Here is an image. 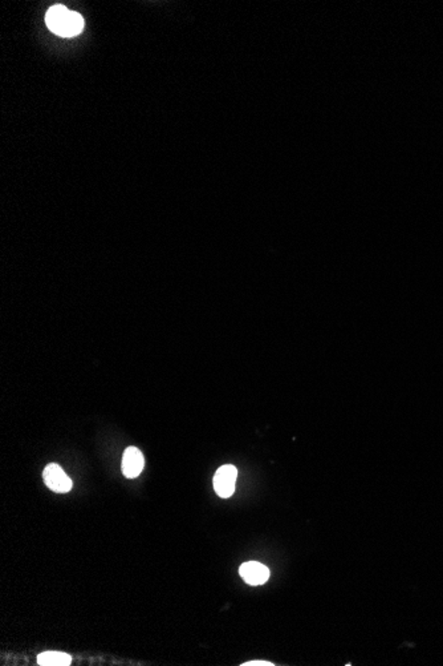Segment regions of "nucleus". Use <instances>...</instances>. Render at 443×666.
<instances>
[{"mask_svg": "<svg viewBox=\"0 0 443 666\" xmlns=\"http://www.w3.org/2000/svg\"><path fill=\"white\" fill-rule=\"evenodd\" d=\"M43 479H44L45 486L57 494L69 492L73 487L72 480L68 477L67 474L63 471V468L59 464H48L43 472Z\"/></svg>", "mask_w": 443, "mask_h": 666, "instance_id": "nucleus-2", "label": "nucleus"}, {"mask_svg": "<svg viewBox=\"0 0 443 666\" xmlns=\"http://www.w3.org/2000/svg\"><path fill=\"white\" fill-rule=\"evenodd\" d=\"M239 573L244 581L250 585H263L269 578V569L266 565L256 563V561H248L244 563L239 568Z\"/></svg>", "mask_w": 443, "mask_h": 666, "instance_id": "nucleus-5", "label": "nucleus"}, {"mask_svg": "<svg viewBox=\"0 0 443 666\" xmlns=\"http://www.w3.org/2000/svg\"><path fill=\"white\" fill-rule=\"evenodd\" d=\"M37 662L42 666H68L71 665L72 658L61 652H44L37 657Z\"/></svg>", "mask_w": 443, "mask_h": 666, "instance_id": "nucleus-6", "label": "nucleus"}, {"mask_svg": "<svg viewBox=\"0 0 443 666\" xmlns=\"http://www.w3.org/2000/svg\"><path fill=\"white\" fill-rule=\"evenodd\" d=\"M244 666H272L274 664L271 662H267V661H251V662H245L243 664Z\"/></svg>", "mask_w": 443, "mask_h": 666, "instance_id": "nucleus-7", "label": "nucleus"}, {"mask_svg": "<svg viewBox=\"0 0 443 666\" xmlns=\"http://www.w3.org/2000/svg\"><path fill=\"white\" fill-rule=\"evenodd\" d=\"M236 477H238V470L231 464H226L217 471V474L214 476V489L218 494V496L227 499L233 495Z\"/></svg>", "mask_w": 443, "mask_h": 666, "instance_id": "nucleus-3", "label": "nucleus"}, {"mask_svg": "<svg viewBox=\"0 0 443 666\" xmlns=\"http://www.w3.org/2000/svg\"><path fill=\"white\" fill-rule=\"evenodd\" d=\"M145 459L142 452L135 447H129L122 456V474L128 479H134L142 472Z\"/></svg>", "mask_w": 443, "mask_h": 666, "instance_id": "nucleus-4", "label": "nucleus"}, {"mask_svg": "<svg viewBox=\"0 0 443 666\" xmlns=\"http://www.w3.org/2000/svg\"><path fill=\"white\" fill-rule=\"evenodd\" d=\"M48 28L56 35L69 37L80 34L84 28V19L78 12L69 11L64 6L51 7L45 15Z\"/></svg>", "mask_w": 443, "mask_h": 666, "instance_id": "nucleus-1", "label": "nucleus"}]
</instances>
